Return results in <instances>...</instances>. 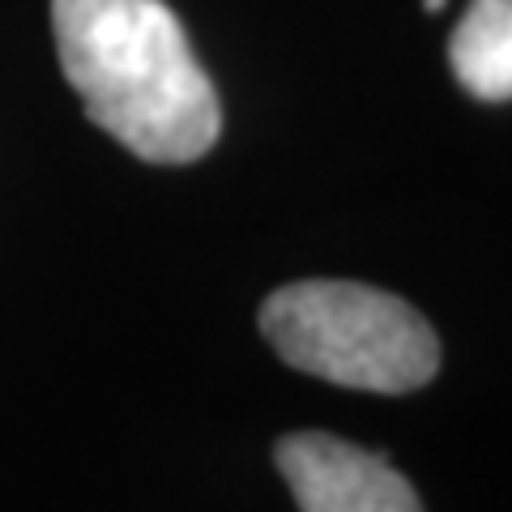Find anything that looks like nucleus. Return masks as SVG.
Returning a JSON list of instances; mask_svg holds the SVG:
<instances>
[{"mask_svg": "<svg viewBox=\"0 0 512 512\" xmlns=\"http://www.w3.org/2000/svg\"><path fill=\"white\" fill-rule=\"evenodd\" d=\"M261 333L295 372L363 393H410L440 372V342L406 299L363 282H291L261 308Z\"/></svg>", "mask_w": 512, "mask_h": 512, "instance_id": "2", "label": "nucleus"}, {"mask_svg": "<svg viewBox=\"0 0 512 512\" xmlns=\"http://www.w3.org/2000/svg\"><path fill=\"white\" fill-rule=\"evenodd\" d=\"M457 82L483 103L512 99V0H470L448 43Z\"/></svg>", "mask_w": 512, "mask_h": 512, "instance_id": "4", "label": "nucleus"}, {"mask_svg": "<svg viewBox=\"0 0 512 512\" xmlns=\"http://www.w3.org/2000/svg\"><path fill=\"white\" fill-rule=\"evenodd\" d=\"M52 35L86 116L124 150L158 167L210 154L218 90L163 0H52Z\"/></svg>", "mask_w": 512, "mask_h": 512, "instance_id": "1", "label": "nucleus"}, {"mask_svg": "<svg viewBox=\"0 0 512 512\" xmlns=\"http://www.w3.org/2000/svg\"><path fill=\"white\" fill-rule=\"evenodd\" d=\"M278 470L299 512H423L414 487L389 461L325 431L278 440Z\"/></svg>", "mask_w": 512, "mask_h": 512, "instance_id": "3", "label": "nucleus"}]
</instances>
